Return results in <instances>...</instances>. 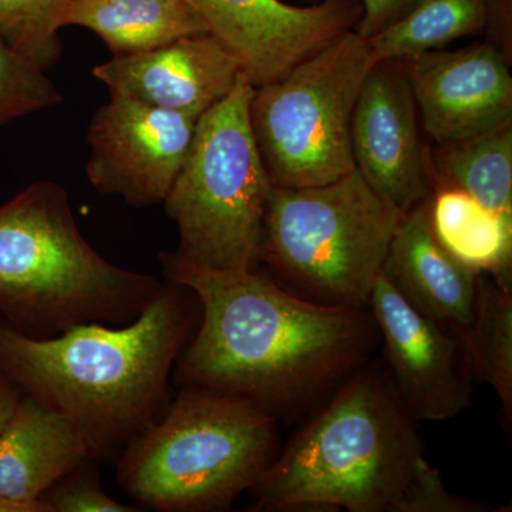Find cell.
Listing matches in <instances>:
<instances>
[{
	"label": "cell",
	"mask_w": 512,
	"mask_h": 512,
	"mask_svg": "<svg viewBox=\"0 0 512 512\" xmlns=\"http://www.w3.org/2000/svg\"><path fill=\"white\" fill-rule=\"evenodd\" d=\"M22 397V390L0 370V433L12 419Z\"/></svg>",
	"instance_id": "obj_27"
},
{
	"label": "cell",
	"mask_w": 512,
	"mask_h": 512,
	"mask_svg": "<svg viewBox=\"0 0 512 512\" xmlns=\"http://www.w3.org/2000/svg\"><path fill=\"white\" fill-rule=\"evenodd\" d=\"M402 60L424 133L434 144L512 124L511 62L497 47H441Z\"/></svg>",
	"instance_id": "obj_13"
},
{
	"label": "cell",
	"mask_w": 512,
	"mask_h": 512,
	"mask_svg": "<svg viewBox=\"0 0 512 512\" xmlns=\"http://www.w3.org/2000/svg\"><path fill=\"white\" fill-rule=\"evenodd\" d=\"M483 33L512 63V0H488Z\"/></svg>",
	"instance_id": "obj_26"
},
{
	"label": "cell",
	"mask_w": 512,
	"mask_h": 512,
	"mask_svg": "<svg viewBox=\"0 0 512 512\" xmlns=\"http://www.w3.org/2000/svg\"><path fill=\"white\" fill-rule=\"evenodd\" d=\"M424 136L403 60H377L353 111V161L369 187L403 214L433 194Z\"/></svg>",
	"instance_id": "obj_11"
},
{
	"label": "cell",
	"mask_w": 512,
	"mask_h": 512,
	"mask_svg": "<svg viewBox=\"0 0 512 512\" xmlns=\"http://www.w3.org/2000/svg\"><path fill=\"white\" fill-rule=\"evenodd\" d=\"M430 221L454 258L512 292V217L487 210L466 192L437 187L430 198Z\"/></svg>",
	"instance_id": "obj_18"
},
{
	"label": "cell",
	"mask_w": 512,
	"mask_h": 512,
	"mask_svg": "<svg viewBox=\"0 0 512 512\" xmlns=\"http://www.w3.org/2000/svg\"><path fill=\"white\" fill-rule=\"evenodd\" d=\"M488 0H421L406 18L369 43L377 59H404L483 33Z\"/></svg>",
	"instance_id": "obj_20"
},
{
	"label": "cell",
	"mask_w": 512,
	"mask_h": 512,
	"mask_svg": "<svg viewBox=\"0 0 512 512\" xmlns=\"http://www.w3.org/2000/svg\"><path fill=\"white\" fill-rule=\"evenodd\" d=\"M276 421L237 397L180 387L164 416L124 448L117 483L151 510H225L278 456Z\"/></svg>",
	"instance_id": "obj_5"
},
{
	"label": "cell",
	"mask_w": 512,
	"mask_h": 512,
	"mask_svg": "<svg viewBox=\"0 0 512 512\" xmlns=\"http://www.w3.org/2000/svg\"><path fill=\"white\" fill-rule=\"evenodd\" d=\"M386 372L366 365L278 453L251 511L481 512L448 493Z\"/></svg>",
	"instance_id": "obj_3"
},
{
	"label": "cell",
	"mask_w": 512,
	"mask_h": 512,
	"mask_svg": "<svg viewBox=\"0 0 512 512\" xmlns=\"http://www.w3.org/2000/svg\"><path fill=\"white\" fill-rule=\"evenodd\" d=\"M0 37V128L62 103L55 83Z\"/></svg>",
	"instance_id": "obj_23"
},
{
	"label": "cell",
	"mask_w": 512,
	"mask_h": 512,
	"mask_svg": "<svg viewBox=\"0 0 512 512\" xmlns=\"http://www.w3.org/2000/svg\"><path fill=\"white\" fill-rule=\"evenodd\" d=\"M164 279L200 303L173 382L237 397L275 419L319 402L365 366L379 330L369 309L328 305L288 291L268 274L208 271L161 252Z\"/></svg>",
	"instance_id": "obj_1"
},
{
	"label": "cell",
	"mask_w": 512,
	"mask_h": 512,
	"mask_svg": "<svg viewBox=\"0 0 512 512\" xmlns=\"http://www.w3.org/2000/svg\"><path fill=\"white\" fill-rule=\"evenodd\" d=\"M0 512H50L42 501L39 503H15L0 498Z\"/></svg>",
	"instance_id": "obj_28"
},
{
	"label": "cell",
	"mask_w": 512,
	"mask_h": 512,
	"mask_svg": "<svg viewBox=\"0 0 512 512\" xmlns=\"http://www.w3.org/2000/svg\"><path fill=\"white\" fill-rule=\"evenodd\" d=\"M377 60L369 40L350 30L254 87L249 120L272 187H316L355 170L353 111Z\"/></svg>",
	"instance_id": "obj_8"
},
{
	"label": "cell",
	"mask_w": 512,
	"mask_h": 512,
	"mask_svg": "<svg viewBox=\"0 0 512 512\" xmlns=\"http://www.w3.org/2000/svg\"><path fill=\"white\" fill-rule=\"evenodd\" d=\"M382 272L416 311L460 338L466 335L476 315L481 274L440 244L431 227L430 200L404 212Z\"/></svg>",
	"instance_id": "obj_15"
},
{
	"label": "cell",
	"mask_w": 512,
	"mask_h": 512,
	"mask_svg": "<svg viewBox=\"0 0 512 512\" xmlns=\"http://www.w3.org/2000/svg\"><path fill=\"white\" fill-rule=\"evenodd\" d=\"M93 76L110 96L201 117L231 92L241 70L221 43L204 33L137 55L113 56L94 67Z\"/></svg>",
	"instance_id": "obj_14"
},
{
	"label": "cell",
	"mask_w": 512,
	"mask_h": 512,
	"mask_svg": "<svg viewBox=\"0 0 512 512\" xmlns=\"http://www.w3.org/2000/svg\"><path fill=\"white\" fill-rule=\"evenodd\" d=\"M420 2L421 0H360L363 13L355 30L360 36L370 39L406 18Z\"/></svg>",
	"instance_id": "obj_25"
},
{
	"label": "cell",
	"mask_w": 512,
	"mask_h": 512,
	"mask_svg": "<svg viewBox=\"0 0 512 512\" xmlns=\"http://www.w3.org/2000/svg\"><path fill=\"white\" fill-rule=\"evenodd\" d=\"M66 26L92 30L113 56L137 55L208 33L188 0H72Z\"/></svg>",
	"instance_id": "obj_17"
},
{
	"label": "cell",
	"mask_w": 512,
	"mask_h": 512,
	"mask_svg": "<svg viewBox=\"0 0 512 512\" xmlns=\"http://www.w3.org/2000/svg\"><path fill=\"white\" fill-rule=\"evenodd\" d=\"M429 161L433 191L456 188L487 210L512 217V124L466 140L434 144Z\"/></svg>",
	"instance_id": "obj_19"
},
{
	"label": "cell",
	"mask_w": 512,
	"mask_h": 512,
	"mask_svg": "<svg viewBox=\"0 0 512 512\" xmlns=\"http://www.w3.org/2000/svg\"><path fill=\"white\" fill-rule=\"evenodd\" d=\"M367 309L384 342L394 392L416 421L453 419L471 403L463 340L404 301L382 274Z\"/></svg>",
	"instance_id": "obj_12"
},
{
	"label": "cell",
	"mask_w": 512,
	"mask_h": 512,
	"mask_svg": "<svg viewBox=\"0 0 512 512\" xmlns=\"http://www.w3.org/2000/svg\"><path fill=\"white\" fill-rule=\"evenodd\" d=\"M254 86L244 76L198 119L190 150L163 204L180 235L175 259L208 271L261 264L272 184L251 120Z\"/></svg>",
	"instance_id": "obj_6"
},
{
	"label": "cell",
	"mask_w": 512,
	"mask_h": 512,
	"mask_svg": "<svg viewBox=\"0 0 512 512\" xmlns=\"http://www.w3.org/2000/svg\"><path fill=\"white\" fill-rule=\"evenodd\" d=\"M92 457L66 417L23 394L0 433V498L39 503L47 488Z\"/></svg>",
	"instance_id": "obj_16"
},
{
	"label": "cell",
	"mask_w": 512,
	"mask_h": 512,
	"mask_svg": "<svg viewBox=\"0 0 512 512\" xmlns=\"http://www.w3.org/2000/svg\"><path fill=\"white\" fill-rule=\"evenodd\" d=\"M188 3L254 87L281 79L296 64L355 30L363 13L360 0H320L308 6L282 0Z\"/></svg>",
	"instance_id": "obj_10"
},
{
	"label": "cell",
	"mask_w": 512,
	"mask_h": 512,
	"mask_svg": "<svg viewBox=\"0 0 512 512\" xmlns=\"http://www.w3.org/2000/svg\"><path fill=\"white\" fill-rule=\"evenodd\" d=\"M100 463L87 458L84 463L60 477L40 501L50 512H133L138 508L113 500L100 485Z\"/></svg>",
	"instance_id": "obj_24"
},
{
	"label": "cell",
	"mask_w": 512,
	"mask_h": 512,
	"mask_svg": "<svg viewBox=\"0 0 512 512\" xmlns=\"http://www.w3.org/2000/svg\"><path fill=\"white\" fill-rule=\"evenodd\" d=\"M198 309L191 289L164 279L150 305L123 326L82 323L32 338L0 318V370L23 394L66 417L100 464L114 463L164 416Z\"/></svg>",
	"instance_id": "obj_2"
},
{
	"label": "cell",
	"mask_w": 512,
	"mask_h": 512,
	"mask_svg": "<svg viewBox=\"0 0 512 512\" xmlns=\"http://www.w3.org/2000/svg\"><path fill=\"white\" fill-rule=\"evenodd\" d=\"M72 0H0V37L43 70L62 56L59 30Z\"/></svg>",
	"instance_id": "obj_22"
},
{
	"label": "cell",
	"mask_w": 512,
	"mask_h": 512,
	"mask_svg": "<svg viewBox=\"0 0 512 512\" xmlns=\"http://www.w3.org/2000/svg\"><path fill=\"white\" fill-rule=\"evenodd\" d=\"M402 217L356 168L316 187H272L261 262L303 298L367 309Z\"/></svg>",
	"instance_id": "obj_7"
},
{
	"label": "cell",
	"mask_w": 512,
	"mask_h": 512,
	"mask_svg": "<svg viewBox=\"0 0 512 512\" xmlns=\"http://www.w3.org/2000/svg\"><path fill=\"white\" fill-rule=\"evenodd\" d=\"M471 373L490 384L512 414V292L487 274L478 282L476 315L461 338Z\"/></svg>",
	"instance_id": "obj_21"
},
{
	"label": "cell",
	"mask_w": 512,
	"mask_h": 512,
	"mask_svg": "<svg viewBox=\"0 0 512 512\" xmlns=\"http://www.w3.org/2000/svg\"><path fill=\"white\" fill-rule=\"evenodd\" d=\"M163 281L111 264L83 237L62 185L36 181L0 205V313L32 338L82 323L123 326Z\"/></svg>",
	"instance_id": "obj_4"
},
{
	"label": "cell",
	"mask_w": 512,
	"mask_h": 512,
	"mask_svg": "<svg viewBox=\"0 0 512 512\" xmlns=\"http://www.w3.org/2000/svg\"><path fill=\"white\" fill-rule=\"evenodd\" d=\"M200 117L110 96L87 130L86 173L103 195L130 207L163 204L183 167Z\"/></svg>",
	"instance_id": "obj_9"
}]
</instances>
